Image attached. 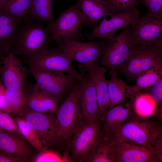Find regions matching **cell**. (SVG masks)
<instances>
[{
  "label": "cell",
  "instance_id": "1",
  "mask_svg": "<svg viewBox=\"0 0 162 162\" xmlns=\"http://www.w3.org/2000/svg\"><path fill=\"white\" fill-rule=\"evenodd\" d=\"M106 134L116 141L133 142L148 148L162 159V123L160 120L149 116H141L132 109L120 131Z\"/></svg>",
  "mask_w": 162,
  "mask_h": 162
},
{
  "label": "cell",
  "instance_id": "2",
  "mask_svg": "<svg viewBox=\"0 0 162 162\" xmlns=\"http://www.w3.org/2000/svg\"><path fill=\"white\" fill-rule=\"evenodd\" d=\"M50 35L49 28L43 23L24 20L13 38L9 52L25 60L49 47Z\"/></svg>",
  "mask_w": 162,
  "mask_h": 162
},
{
  "label": "cell",
  "instance_id": "3",
  "mask_svg": "<svg viewBox=\"0 0 162 162\" xmlns=\"http://www.w3.org/2000/svg\"><path fill=\"white\" fill-rule=\"evenodd\" d=\"M80 80H78L64 99L55 114L58 127L57 147L65 151L75 130L85 122L79 98Z\"/></svg>",
  "mask_w": 162,
  "mask_h": 162
},
{
  "label": "cell",
  "instance_id": "4",
  "mask_svg": "<svg viewBox=\"0 0 162 162\" xmlns=\"http://www.w3.org/2000/svg\"><path fill=\"white\" fill-rule=\"evenodd\" d=\"M23 60L28 65L30 73L43 71L65 73L79 80L82 77L83 73L78 72L73 65L74 61L71 57L57 47H49Z\"/></svg>",
  "mask_w": 162,
  "mask_h": 162
},
{
  "label": "cell",
  "instance_id": "5",
  "mask_svg": "<svg viewBox=\"0 0 162 162\" xmlns=\"http://www.w3.org/2000/svg\"><path fill=\"white\" fill-rule=\"evenodd\" d=\"M154 68L162 69V49L154 43L139 44L132 47L120 72L127 78L136 80L140 74Z\"/></svg>",
  "mask_w": 162,
  "mask_h": 162
},
{
  "label": "cell",
  "instance_id": "6",
  "mask_svg": "<svg viewBox=\"0 0 162 162\" xmlns=\"http://www.w3.org/2000/svg\"><path fill=\"white\" fill-rule=\"evenodd\" d=\"M104 133L100 119L84 122L74 131L68 144L70 162H85Z\"/></svg>",
  "mask_w": 162,
  "mask_h": 162
},
{
  "label": "cell",
  "instance_id": "7",
  "mask_svg": "<svg viewBox=\"0 0 162 162\" xmlns=\"http://www.w3.org/2000/svg\"><path fill=\"white\" fill-rule=\"evenodd\" d=\"M83 23L79 8L76 4L66 9L49 25L51 42L57 45L81 41Z\"/></svg>",
  "mask_w": 162,
  "mask_h": 162
},
{
  "label": "cell",
  "instance_id": "8",
  "mask_svg": "<svg viewBox=\"0 0 162 162\" xmlns=\"http://www.w3.org/2000/svg\"><path fill=\"white\" fill-rule=\"evenodd\" d=\"M108 44V39L96 41H74L57 45V47L79 63V69L100 66Z\"/></svg>",
  "mask_w": 162,
  "mask_h": 162
},
{
  "label": "cell",
  "instance_id": "9",
  "mask_svg": "<svg viewBox=\"0 0 162 162\" xmlns=\"http://www.w3.org/2000/svg\"><path fill=\"white\" fill-rule=\"evenodd\" d=\"M129 26L108 39L100 65L117 73L122 68L131 49L136 45Z\"/></svg>",
  "mask_w": 162,
  "mask_h": 162
},
{
  "label": "cell",
  "instance_id": "10",
  "mask_svg": "<svg viewBox=\"0 0 162 162\" xmlns=\"http://www.w3.org/2000/svg\"><path fill=\"white\" fill-rule=\"evenodd\" d=\"M22 60L8 52L1 57L0 81L6 89L15 91L24 89L29 83L30 73L28 68L24 65Z\"/></svg>",
  "mask_w": 162,
  "mask_h": 162
},
{
  "label": "cell",
  "instance_id": "11",
  "mask_svg": "<svg viewBox=\"0 0 162 162\" xmlns=\"http://www.w3.org/2000/svg\"><path fill=\"white\" fill-rule=\"evenodd\" d=\"M30 73L38 86L56 98L59 102L65 98L76 82L79 80L65 73L43 71Z\"/></svg>",
  "mask_w": 162,
  "mask_h": 162
},
{
  "label": "cell",
  "instance_id": "12",
  "mask_svg": "<svg viewBox=\"0 0 162 162\" xmlns=\"http://www.w3.org/2000/svg\"><path fill=\"white\" fill-rule=\"evenodd\" d=\"M24 119L39 137L44 145L48 148L57 147L58 127L53 114L31 110L26 107Z\"/></svg>",
  "mask_w": 162,
  "mask_h": 162
},
{
  "label": "cell",
  "instance_id": "13",
  "mask_svg": "<svg viewBox=\"0 0 162 162\" xmlns=\"http://www.w3.org/2000/svg\"><path fill=\"white\" fill-rule=\"evenodd\" d=\"M105 136L109 144L113 162H162V159L146 147L113 140Z\"/></svg>",
  "mask_w": 162,
  "mask_h": 162
},
{
  "label": "cell",
  "instance_id": "14",
  "mask_svg": "<svg viewBox=\"0 0 162 162\" xmlns=\"http://www.w3.org/2000/svg\"><path fill=\"white\" fill-rule=\"evenodd\" d=\"M140 16L137 9L124 12L113 14L110 19L103 18L93 29L86 34V38L89 41L97 39H109L121 29L130 25L137 18Z\"/></svg>",
  "mask_w": 162,
  "mask_h": 162
},
{
  "label": "cell",
  "instance_id": "15",
  "mask_svg": "<svg viewBox=\"0 0 162 162\" xmlns=\"http://www.w3.org/2000/svg\"><path fill=\"white\" fill-rule=\"evenodd\" d=\"M135 44L149 45L162 37V20L146 14L130 25Z\"/></svg>",
  "mask_w": 162,
  "mask_h": 162
},
{
  "label": "cell",
  "instance_id": "16",
  "mask_svg": "<svg viewBox=\"0 0 162 162\" xmlns=\"http://www.w3.org/2000/svg\"><path fill=\"white\" fill-rule=\"evenodd\" d=\"M80 80L79 98L83 119L86 122L100 119L98 106L95 87L90 75L83 73Z\"/></svg>",
  "mask_w": 162,
  "mask_h": 162
},
{
  "label": "cell",
  "instance_id": "17",
  "mask_svg": "<svg viewBox=\"0 0 162 162\" xmlns=\"http://www.w3.org/2000/svg\"><path fill=\"white\" fill-rule=\"evenodd\" d=\"M25 91L26 108L38 112L56 113L59 103L56 98L43 91L35 83H28Z\"/></svg>",
  "mask_w": 162,
  "mask_h": 162
},
{
  "label": "cell",
  "instance_id": "18",
  "mask_svg": "<svg viewBox=\"0 0 162 162\" xmlns=\"http://www.w3.org/2000/svg\"><path fill=\"white\" fill-rule=\"evenodd\" d=\"M83 23L88 27H94L102 19L113 14L105 0H77Z\"/></svg>",
  "mask_w": 162,
  "mask_h": 162
},
{
  "label": "cell",
  "instance_id": "19",
  "mask_svg": "<svg viewBox=\"0 0 162 162\" xmlns=\"http://www.w3.org/2000/svg\"><path fill=\"white\" fill-rule=\"evenodd\" d=\"M133 109V99L108 109L100 118L104 132L114 134L124 126Z\"/></svg>",
  "mask_w": 162,
  "mask_h": 162
},
{
  "label": "cell",
  "instance_id": "20",
  "mask_svg": "<svg viewBox=\"0 0 162 162\" xmlns=\"http://www.w3.org/2000/svg\"><path fill=\"white\" fill-rule=\"evenodd\" d=\"M80 70L81 73H88L92 78L95 89L98 106V116L100 119L110 105L108 92V80L105 77L107 68L99 66Z\"/></svg>",
  "mask_w": 162,
  "mask_h": 162
},
{
  "label": "cell",
  "instance_id": "21",
  "mask_svg": "<svg viewBox=\"0 0 162 162\" xmlns=\"http://www.w3.org/2000/svg\"><path fill=\"white\" fill-rule=\"evenodd\" d=\"M13 132L0 130V150L28 160L32 154L30 145Z\"/></svg>",
  "mask_w": 162,
  "mask_h": 162
},
{
  "label": "cell",
  "instance_id": "22",
  "mask_svg": "<svg viewBox=\"0 0 162 162\" xmlns=\"http://www.w3.org/2000/svg\"><path fill=\"white\" fill-rule=\"evenodd\" d=\"M23 21L0 10V52L2 56L9 52L13 38Z\"/></svg>",
  "mask_w": 162,
  "mask_h": 162
},
{
  "label": "cell",
  "instance_id": "23",
  "mask_svg": "<svg viewBox=\"0 0 162 162\" xmlns=\"http://www.w3.org/2000/svg\"><path fill=\"white\" fill-rule=\"evenodd\" d=\"M108 74L110 78L108 81V92L110 104L109 109L124 103L130 86L118 78L117 73L115 71L110 70Z\"/></svg>",
  "mask_w": 162,
  "mask_h": 162
},
{
  "label": "cell",
  "instance_id": "24",
  "mask_svg": "<svg viewBox=\"0 0 162 162\" xmlns=\"http://www.w3.org/2000/svg\"><path fill=\"white\" fill-rule=\"evenodd\" d=\"M162 77V69L152 68L139 75L136 83L130 86L126 94V98L133 99L142 89L152 86Z\"/></svg>",
  "mask_w": 162,
  "mask_h": 162
},
{
  "label": "cell",
  "instance_id": "25",
  "mask_svg": "<svg viewBox=\"0 0 162 162\" xmlns=\"http://www.w3.org/2000/svg\"><path fill=\"white\" fill-rule=\"evenodd\" d=\"M54 0H32L29 20L48 26L53 20L52 3Z\"/></svg>",
  "mask_w": 162,
  "mask_h": 162
},
{
  "label": "cell",
  "instance_id": "26",
  "mask_svg": "<svg viewBox=\"0 0 162 162\" xmlns=\"http://www.w3.org/2000/svg\"><path fill=\"white\" fill-rule=\"evenodd\" d=\"M6 106L5 112L22 114L26 107L27 97L24 89L10 91L5 89Z\"/></svg>",
  "mask_w": 162,
  "mask_h": 162
},
{
  "label": "cell",
  "instance_id": "27",
  "mask_svg": "<svg viewBox=\"0 0 162 162\" xmlns=\"http://www.w3.org/2000/svg\"><path fill=\"white\" fill-rule=\"evenodd\" d=\"M85 162H113L109 144L104 132L91 150Z\"/></svg>",
  "mask_w": 162,
  "mask_h": 162
},
{
  "label": "cell",
  "instance_id": "28",
  "mask_svg": "<svg viewBox=\"0 0 162 162\" xmlns=\"http://www.w3.org/2000/svg\"><path fill=\"white\" fill-rule=\"evenodd\" d=\"M133 99V110L142 117H149L155 110L157 104L149 94L139 92Z\"/></svg>",
  "mask_w": 162,
  "mask_h": 162
},
{
  "label": "cell",
  "instance_id": "29",
  "mask_svg": "<svg viewBox=\"0 0 162 162\" xmlns=\"http://www.w3.org/2000/svg\"><path fill=\"white\" fill-rule=\"evenodd\" d=\"M31 2L32 0H9L2 10L18 19H29Z\"/></svg>",
  "mask_w": 162,
  "mask_h": 162
},
{
  "label": "cell",
  "instance_id": "30",
  "mask_svg": "<svg viewBox=\"0 0 162 162\" xmlns=\"http://www.w3.org/2000/svg\"><path fill=\"white\" fill-rule=\"evenodd\" d=\"M15 122L18 133L24 138L31 146L39 152L48 148L44 145L37 133L26 123L23 118L18 117Z\"/></svg>",
  "mask_w": 162,
  "mask_h": 162
},
{
  "label": "cell",
  "instance_id": "31",
  "mask_svg": "<svg viewBox=\"0 0 162 162\" xmlns=\"http://www.w3.org/2000/svg\"><path fill=\"white\" fill-rule=\"evenodd\" d=\"M111 8L113 14H117L136 9L139 4L137 0H105Z\"/></svg>",
  "mask_w": 162,
  "mask_h": 162
},
{
  "label": "cell",
  "instance_id": "32",
  "mask_svg": "<svg viewBox=\"0 0 162 162\" xmlns=\"http://www.w3.org/2000/svg\"><path fill=\"white\" fill-rule=\"evenodd\" d=\"M147 9L146 14L162 20V0H139Z\"/></svg>",
  "mask_w": 162,
  "mask_h": 162
},
{
  "label": "cell",
  "instance_id": "33",
  "mask_svg": "<svg viewBox=\"0 0 162 162\" xmlns=\"http://www.w3.org/2000/svg\"><path fill=\"white\" fill-rule=\"evenodd\" d=\"M143 89L140 92L150 94L158 106L157 109L162 110V77L153 85Z\"/></svg>",
  "mask_w": 162,
  "mask_h": 162
},
{
  "label": "cell",
  "instance_id": "34",
  "mask_svg": "<svg viewBox=\"0 0 162 162\" xmlns=\"http://www.w3.org/2000/svg\"><path fill=\"white\" fill-rule=\"evenodd\" d=\"M0 130L7 131H18L16 122L9 114L5 111L0 112Z\"/></svg>",
  "mask_w": 162,
  "mask_h": 162
},
{
  "label": "cell",
  "instance_id": "35",
  "mask_svg": "<svg viewBox=\"0 0 162 162\" xmlns=\"http://www.w3.org/2000/svg\"><path fill=\"white\" fill-rule=\"evenodd\" d=\"M47 149L39 152L32 161L34 162H59L62 161L58 154L54 151Z\"/></svg>",
  "mask_w": 162,
  "mask_h": 162
},
{
  "label": "cell",
  "instance_id": "36",
  "mask_svg": "<svg viewBox=\"0 0 162 162\" xmlns=\"http://www.w3.org/2000/svg\"><path fill=\"white\" fill-rule=\"evenodd\" d=\"M27 160L0 150V162H22Z\"/></svg>",
  "mask_w": 162,
  "mask_h": 162
},
{
  "label": "cell",
  "instance_id": "37",
  "mask_svg": "<svg viewBox=\"0 0 162 162\" xmlns=\"http://www.w3.org/2000/svg\"><path fill=\"white\" fill-rule=\"evenodd\" d=\"M6 106L5 88L0 81V111H5Z\"/></svg>",
  "mask_w": 162,
  "mask_h": 162
},
{
  "label": "cell",
  "instance_id": "38",
  "mask_svg": "<svg viewBox=\"0 0 162 162\" xmlns=\"http://www.w3.org/2000/svg\"><path fill=\"white\" fill-rule=\"evenodd\" d=\"M9 0H0V10H2Z\"/></svg>",
  "mask_w": 162,
  "mask_h": 162
},
{
  "label": "cell",
  "instance_id": "39",
  "mask_svg": "<svg viewBox=\"0 0 162 162\" xmlns=\"http://www.w3.org/2000/svg\"><path fill=\"white\" fill-rule=\"evenodd\" d=\"M2 56V55H1V53L0 52V60H1V57Z\"/></svg>",
  "mask_w": 162,
  "mask_h": 162
},
{
  "label": "cell",
  "instance_id": "40",
  "mask_svg": "<svg viewBox=\"0 0 162 162\" xmlns=\"http://www.w3.org/2000/svg\"><path fill=\"white\" fill-rule=\"evenodd\" d=\"M1 112L0 111V112Z\"/></svg>",
  "mask_w": 162,
  "mask_h": 162
}]
</instances>
